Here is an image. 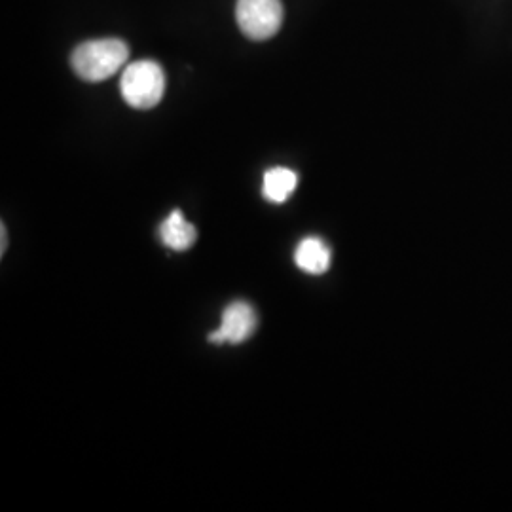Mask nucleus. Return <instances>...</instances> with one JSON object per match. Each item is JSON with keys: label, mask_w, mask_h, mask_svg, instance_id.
<instances>
[{"label": "nucleus", "mask_w": 512, "mask_h": 512, "mask_svg": "<svg viewBox=\"0 0 512 512\" xmlns=\"http://www.w3.org/2000/svg\"><path fill=\"white\" fill-rule=\"evenodd\" d=\"M120 90L124 101L133 109L156 107L164 99L165 74L162 65L152 59L129 63L122 74Z\"/></svg>", "instance_id": "f03ea898"}, {"label": "nucleus", "mask_w": 512, "mask_h": 512, "mask_svg": "<svg viewBox=\"0 0 512 512\" xmlns=\"http://www.w3.org/2000/svg\"><path fill=\"white\" fill-rule=\"evenodd\" d=\"M255 310L247 302H234L222 313L219 329L209 334L211 344H243L256 330Z\"/></svg>", "instance_id": "20e7f679"}, {"label": "nucleus", "mask_w": 512, "mask_h": 512, "mask_svg": "<svg viewBox=\"0 0 512 512\" xmlns=\"http://www.w3.org/2000/svg\"><path fill=\"white\" fill-rule=\"evenodd\" d=\"M330 260V247L321 238H304L294 253V262L296 266L310 275H323L329 272Z\"/></svg>", "instance_id": "39448f33"}, {"label": "nucleus", "mask_w": 512, "mask_h": 512, "mask_svg": "<svg viewBox=\"0 0 512 512\" xmlns=\"http://www.w3.org/2000/svg\"><path fill=\"white\" fill-rule=\"evenodd\" d=\"M160 238L164 241L165 247H169L171 251L183 253V251H188V249L196 243L198 232H196V226H194V224L186 222L183 211L175 209V211L162 222V226H160Z\"/></svg>", "instance_id": "423d86ee"}, {"label": "nucleus", "mask_w": 512, "mask_h": 512, "mask_svg": "<svg viewBox=\"0 0 512 512\" xmlns=\"http://www.w3.org/2000/svg\"><path fill=\"white\" fill-rule=\"evenodd\" d=\"M0 232H2V234H0V236H2V245H0V253L4 255V251H6V226H2V230H0Z\"/></svg>", "instance_id": "6e6552de"}, {"label": "nucleus", "mask_w": 512, "mask_h": 512, "mask_svg": "<svg viewBox=\"0 0 512 512\" xmlns=\"http://www.w3.org/2000/svg\"><path fill=\"white\" fill-rule=\"evenodd\" d=\"M129 46L120 38H99L80 44L73 55L71 65L78 78L86 82H103L126 67Z\"/></svg>", "instance_id": "f257e3e1"}, {"label": "nucleus", "mask_w": 512, "mask_h": 512, "mask_svg": "<svg viewBox=\"0 0 512 512\" xmlns=\"http://www.w3.org/2000/svg\"><path fill=\"white\" fill-rule=\"evenodd\" d=\"M281 0H238L236 19L243 35L251 40H268L283 25Z\"/></svg>", "instance_id": "7ed1b4c3"}, {"label": "nucleus", "mask_w": 512, "mask_h": 512, "mask_svg": "<svg viewBox=\"0 0 512 512\" xmlns=\"http://www.w3.org/2000/svg\"><path fill=\"white\" fill-rule=\"evenodd\" d=\"M298 186V175L289 167H274L264 173L262 194L268 202L285 203Z\"/></svg>", "instance_id": "0eeeda50"}]
</instances>
